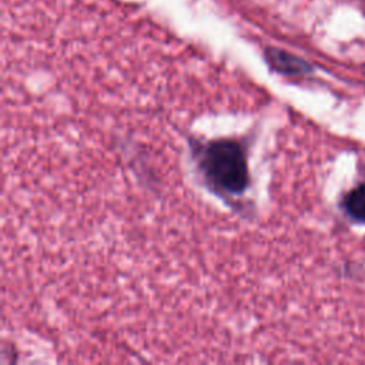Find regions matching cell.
<instances>
[{
    "instance_id": "obj_1",
    "label": "cell",
    "mask_w": 365,
    "mask_h": 365,
    "mask_svg": "<svg viewBox=\"0 0 365 365\" xmlns=\"http://www.w3.org/2000/svg\"><path fill=\"white\" fill-rule=\"evenodd\" d=\"M198 165L205 181L218 192L241 194L248 185L242 147L232 140H215L200 148Z\"/></svg>"
},
{
    "instance_id": "obj_2",
    "label": "cell",
    "mask_w": 365,
    "mask_h": 365,
    "mask_svg": "<svg viewBox=\"0 0 365 365\" xmlns=\"http://www.w3.org/2000/svg\"><path fill=\"white\" fill-rule=\"evenodd\" d=\"M268 60L277 70L282 73H302L308 70V66L304 61L279 50H271L268 53Z\"/></svg>"
},
{
    "instance_id": "obj_3",
    "label": "cell",
    "mask_w": 365,
    "mask_h": 365,
    "mask_svg": "<svg viewBox=\"0 0 365 365\" xmlns=\"http://www.w3.org/2000/svg\"><path fill=\"white\" fill-rule=\"evenodd\" d=\"M345 208L351 217L365 222V184L356 187L346 195Z\"/></svg>"
}]
</instances>
